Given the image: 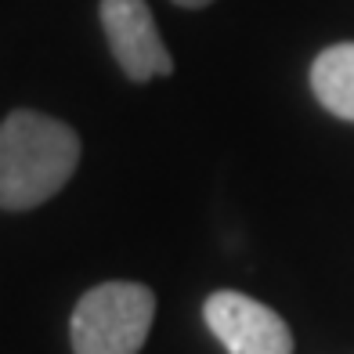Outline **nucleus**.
Listing matches in <instances>:
<instances>
[{"label": "nucleus", "mask_w": 354, "mask_h": 354, "mask_svg": "<svg viewBox=\"0 0 354 354\" xmlns=\"http://www.w3.org/2000/svg\"><path fill=\"white\" fill-rule=\"evenodd\" d=\"M80 167V134L33 109L0 123V210H33L69 185Z\"/></svg>", "instance_id": "1"}, {"label": "nucleus", "mask_w": 354, "mask_h": 354, "mask_svg": "<svg viewBox=\"0 0 354 354\" xmlns=\"http://www.w3.org/2000/svg\"><path fill=\"white\" fill-rule=\"evenodd\" d=\"M156 318V293L141 282H102L73 308L76 354H138Z\"/></svg>", "instance_id": "2"}, {"label": "nucleus", "mask_w": 354, "mask_h": 354, "mask_svg": "<svg viewBox=\"0 0 354 354\" xmlns=\"http://www.w3.org/2000/svg\"><path fill=\"white\" fill-rule=\"evenodd\" d=\"M203 318L228 354H293V333L268 304L221 289L203 304Z\"/></svg>", "instance_id": "3"}, {"label": "nucleus", "mask_w": 354, "mask_h": 354, "mask_svg": "<svg viewBox=\"0 0 354 354\" xmlns=\"http://www.w3.org/2000/svg\"><path fill=\"white\" fill-rule=\"evenodd\" d=\"M102 29L127 80L149 84L156 76L174 73V58L145 0H102Z\"/></svg>", "instance_id": "4"}, {"label": "nucleus", "mask_w": 354, "mask_h": 354, "mask_svg": "<svg viewBox=\"0 0 354 354\" xmlns=\"http://www.w3.org/2000/svg\"><path fill=\"white\" fill-rule=\"evenodd\" d=\"M311 91L333 116L354 123V44H333L315 58Z\"/></svg>", "instance_id": "5"}, {"label": "nucleus", "mask_w": 354, "mask_h": 354, "mask_svg": "<svg viewBox=\"0 0 354 354\" xmlns=\"http://www.w3.org/2000/svg\"><path fill=\"white\" fill-rule=\"evenodd\" d=\"M174 4H177V8H206L210 0H174Z\"/></svg>", "instance_id": "6"}]
</instances>
